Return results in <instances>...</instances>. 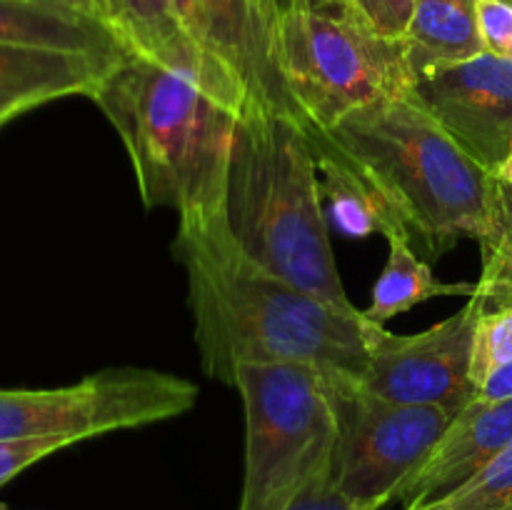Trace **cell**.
Instances as JSON below:
<instances>
[{"label":"cell","mask_w":512,"mask_h":510,"mask_svg":"<svg viewBox=\"0 0 512 510\" xmlns=\"http://www.w3.org/2000/svg\"><path fill=\"white\" fill-rule=\"evenodd\" d=\"M175 255L188 273L203 370L233 385L240 363H310L323 373L368 368L363 310L345 313L250 260L225 210L180 218Z\"/></svg>","instance_id":"cell-1"},{"label":"cell","mask_w":512,"mask_h":510,"mask_svg":"<svg viewBox=\"0 0 512 510\" xmlns=\"http://www.w3.org/2000/svg\"><path fill=\"white\" fill-rule=\"evenodd\" d=\"M90 98L118 130L148 208H173L180 218L225 210L240 115L198 78L125 55Z\"/></svg>","instance_id":"cell-2"},{"label":"cell","mask_w":512,"mask_h":510,"mask_svg":"<svg viewBox=\"0 0 512 510\" xmlns=\"http://www.w3.org/2000/svg\"><path fill=\"white\" fill-rule=\"evenodd\" d=\"M225 218L250 260L345 313H358L335 265L318 163L303 120L268 110L240 115Z\"/></svg>","instance_id":"cell-3"},{"label":"cell","mask_w":512,"mask_h":510,"mask_svg":"<svg viewBox=\"0 0 512 510\" xmlns=\"http://www.w3.org/2000/svg\"><path fill=\"white\" fill-rule=\"evenodd\" d=\"M325 133L383 185L410 233L433 253L460 238L478 240L480 248L490 243L498 178L410 95L375 100Z\"/></svg>","instance_id":"cell-4"},{"label":"cell","mask_w":512,"mask_h":510,"mask_svg":"<svg viewBox=\"0 0 512 510\" xmlns=\"http://www.w3.org/2000/svg\"><path fill=\"white\" fill-rule=\"evenodd\" d=\"M280 68L298 118L318 130L413 88L403 40L375 33L350 5L280 15Z\"/></svg>","instance_id":"cell-5"},{"label":"cell","mask_w":512,"mask_h":510,"mask_svg":"<svg viewBox=\"0 0 512 510\" xmlns=\"http://www.w3.org/2000/svg\"><path fill=\"white\" fill-rule=\"evenodd\" d=\"M233 388L245 408V480L238 510H283L335 450L325 375L310 363H240Z\"/></svg>","instance_id":"cell-6"},{"label":"cell","mask_w":512,"mask_h":510,"mask_svg":"<svg viewBox=\"0 0 512 510\" xmlns=\"http://www.w3.org/2000/svg\"><path fill=\"white\" fill-rule=\"evenodd\" d=\"M335 413L333 478L345 498L380 510L428 460L458 413L443 405L395 403L353 373H323Z\"/></svg>","instance_id":"cell-7"},{"label":"cell","mask_w":512,"mask_h":510,"mask_svg":"<svg viewBox=\"0 0 512 510\" xmlns=\"http://www.w3.org/2000/svg\"><path fill=\"white\" fill-rule=\"evenodd\" d=\"M198 403L190 380L120 368L50 390H0V440H88L178 418Z\"/></svg>","instance_id":"cell-8"},{"label":"cell","mask_w":512,"mask_h":510,"mask_svg":"<svg viewBox=\"0 0 512 510\" xmlns=\"http://www.w3.org/2000/svg\"><path fill=\"white\" fill-rule=\"evenodd\" d=\"M175 10L230 110L298 118L280 68L275 0H175Z\"/></svg>","instance_id":"cell-9"},{"label":"cell","mask_w":512,"mask_h":510,"mask_svg":"<svg viewBox=\"0 0 512 510\" xmlns=\"http://www.w3.org/2000/svg\"><path fill=\"white\" fill-rule=\"evenodd\" d=\"M473 330L475 300L470 295L458 313L415 335L388 333L368 320V368L358 380L395 403L443 405L460 413L475 398Z\"/></svg>","instance_id":"cell-10"},{"label":"cell","mask_w":512,"mask_h":510,"mask_svg":"<svg viewBox=\"0 0 512 510\" xmlns=\"http://www.w3.org/2000/svg\"><path fill=\"white\" fill-rule=\"evenodd\" d=\"M410 98L495 175L512 153V63L483 53L418 78Z\"/></svg>","instance_id":"cell-11"},{"label":"cell","mask_w":512,"mask_h":510,"mask_svg":"<svg viewBox=\"0 0 512 510\" xmlns=\"http://www.w3.org/2000/svg\"><path fill=\"white\" fill-rule=\"evenodd\" d=\"M512 443V400L473 398L453 420L433 453L403 485L398 500L408 508L445 498L480 473Z\"/></svg>","instance_id":"cell-12"},{"label":"cell","mask_w":512,"mask_h":510,"mask_svg":"<svg viewBox=\"0 0 512 510\" xmlns=\"http://www.w3.org/2000/svg\"><path fill=\"white\" fill-rule=\"evenodd\" d=\"M308 138L313 145L315 163L323 173L320 188L330 205V220L345 238H368L373 233H383L385 238L395 233L413 235L383 185L358 160L350 158L330 138V133L308 128Z\"/></svg>","instance_id":"cell-13"},{"label":"cell","mask_w":512,"mask_h":510,"mask_svg":"<svg viewBox=\"0 0 512 510\" xmlns=\"http://www.w3.org/2000/svg\"><path fill=\"white\" fill-rule=\"evenodd\" d=\"M113 65L88 55L0 45V120L8 123L35 105L68 95L90 98Z\"/></svg>","instance_id":"cell-14"},{"label":"cell","mask_w":512,"mask_h":510,"mask_svg":"<svg viewBox=\"0 0 512 510\" xmlns=\"http://www.w3.org/2000/svg\"><path fill=\"white\" fill-rule=\"evenodd\" d=\"M103 25L128 55L193 75L220 100L203 55L183 30L175 0H103Z\"/></svg>","instance_id":"cell-15"},{"label":"cell","mask_w":512,"mask_h":510,"mask_svg":"<svg viewBox=\"0 0 512 510\" xmlns=\"http://www.w3.org/2000/svg\"><path fill=\"white\" fill-rule=\"evenodd\" d=\"M0 45L88 55L108 63L128 55L100 20L48 0H0Z\"/></svg>","instance_id":"cell-16"},{"label":"cell","mask_w":512,"mask_h":510,"mask_svg":"<svg viewBox=\"0 0 512 510\" xmlns=\"http://www.w3.org/2000/svg\"><path fill=\"white\" fill-rule=\"evenodd\" d=\"M413 83L445 65L485 53L478 28V0H415L403 35Z\"/></svg>","instance_id":"cell-17"},{"label":"cell","mask_w":512,"mask_h":510,"mask_svg":"<svg viewBox=\"0 0 512 510\" xmlns=\"http://www.w3.org/2000/svg\"><path fill=\"white\" fill-rule=\"evenodd\" d=\"M388 243V263L375 283L368 310H363L365 318L373 323L383 325L393 315L405 313L425 300L443 298V295H470L475 290V283H440L430 265L418 258L410 245V235H388Z\"/></svg>","instance_id":"cell-18"},{"label":"cell","mask_w":512,"mask_h":510,"mask_svg":"<svg viewBox=\"0 0 512 510\" xmlns=\"http://www.w3.org/2000/svg\"><path fill=\"white\" fill-rule=\"evenodd\" d=\"M470 298L475 300L470 375L478 388L490 370L512 360V280L480 275Z\"/></svg>","instance_id":"cell-19"},{"label":"cell","mask_w":512,"mask_h":510,"mask_svg":"<svg viewBox=\"0 0 512 510\" xmlns=\"http://www.w3.org/2000/svg\"><path fill=\"white\" fill-rule=\"evenodd\" d=\"M425 505L430 510H512V443L468 483Z\"/></svg>","instance_id":"cell-20"},{"label":"cell","mask_w":512,"mask_h":510,"mask_svg":"<svg viewBox=\"0 0 512 510\" xmlns=\"http://www.w3.org/2000/svg\"><path fill=\"white\" fill-rule=\"evenodd\" d=\"M483 275L512 280V188L500 183L495 188V230L483 245Z\"/></svg>","instance_id":"cell-21"},{"label":"cell","mask_w":512,"mask_h":510,"mask_svg":"<svg viewBox=\"0 0 512 510\" xmlns=\"http://www.w3.org/2000/svg\"><path fill=\"white\" fill-rule=\"evenodd\" d=\"M283 510H365L345 498L333 478V460L325 463L318 473L310 475L283 505Z\"/></svg>","instance_id":"cell-22"},{"label":"cell","mask_w":512,"mask_h":510,"mask_svg":"<svg viewBox=\"0 0 512 510\" xmlns=\"http://www.w3.org/2000/svg\"><path fill=\"white\" fill-rule=\"evenodd\" d=\"M73 438H30V440H0V488L23 473L38 460L75 445Z\"/></svg>","instance_id":"cell-23"},{"label":"cell","mask_w":512,"mask_h":510,"mask_svg":"<svg viewBox=\"0 0 512 510\" xmlns=\"http://www.w3.org/2000/svg\"><path fill=\"white\" fill-rule=\"evenodd\" d=\"M478 28L485 53L512 63V0H478Z\"/></svg>","instance_id":"cell-24"},{"label":"cell","mask_w":512,"mask_h":510,"mask_svg":"<svg viewBox=\"0 0 512 510\" xmlns=\"http://www.w3.org/2000/svg\"><path fill=\"white\" fill-rule=\"evenodd\" d=\"M415 0H350V8L383 38L403 40Z\"/></svg>","instance_id":"cell-25"},{"label":"cell","mask_w":512,"mask_h":510,"mask_svg":"<svg viewBox=\"0 0 512 510\" xmlns=\"http://www.w3.org/2000/svg\"><path fill=\"white\" fill-rule=\"evenodd\" d=\"M475 398L488 400V403L512 400V360L485 375L483 383L475 388Z\"/></svg>","instance_id":"cell-26"},{"label":"cell","mask_w":512,"mask_h":510,"mask_svg":"<svg viewBox=\"0 0 512 510\" xmlns=\"http://www.w3.org/2000/svg\"><path fill=\"white\" fill-rule=\"evenodd\" d=\"M280 15L290 13V10L313 8V10H330V8H348L350 0H275Z\"/></svg>","instance_id":"cell-27"},{"label":"cell","mask_w":512,"mask_h":510,"mask_svg":"<svg viewBox=\"0 0 512 510\" xmlns=\"http://www.w3.org/2000/svg\"><path fill=\"white\" fill-rule=\"evenodd\" d=\"M48 3L63 5V8L75 10V13H83L103 23V0H48Z\"/></svg>","instance_id":"cell-28"},{"label":"cell","mask_w":512,"mask_h":510,"mask_svg":"<svg viewBox=\"0 0 512 510\" xmlns=\"http://www.w3.org/2000/svg\"><path fill=\"white\" fill-rule=\"evenodd\" d=\"M495 178H498L500 183L510 185V188H512V153L503 160V163H500V168L495 170Z\"/></svg>","instance_id":"cell-29"},{"label":"cell","mask_w":512,"mask_h":510,"mask_svg":"<svg viewBox=\"0 0 512 510\" xmlns=\"http://www.w3.org/2000/svg\"><path fill=\"white\" fill-rule=\"evenodd\" d=\"M408 510H430L428 505H420V508H408Z\"/></svg>","instance_id":"cell-30"},{"label":"cell","mask_w":512,"mask_h":510,"mask_svg":"<svg viewBox=\"0 0 512 510\" xmlns=\"http://www.w3.org/2000/svg\"><path fill=\"white\" fill-rule=\"evenodd\" d=\"M0 510H8V508H5V505H0Z\"/></svg>","instance_id":"cell-31"},{"label":"cell","mask_w":512,"mask_h":510,"mask_svg":"<svg viewBox=\"0 0 512 510\" xmlns=\"http://www.w3.org/2000/svg\"><path fill=\"white\" fill-rule=\"evenodd\" d=\"M0 125H3V120H0Z\"/></svg>","instance_id":"cell-32"}]
</instances>
